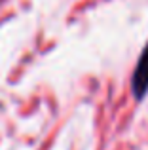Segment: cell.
I'll return each mask as SVG.
<instances>
[{"label":"cell","instance_id":"1","mask_svg":"<svg viewBox=\"0 0 148 150\" xmlns=\"http://www.w3.org/2000/svg\"><path fill=\"white\" fill-rule=\"evenodd\" d=\"M131 89H133V95L139 101L144 99L146 91H148V42L142 50V53L139 55L137 67L133 70V76H131Z\"/></svg>","mask_w":148,"mask_h":150}]
</instances>
